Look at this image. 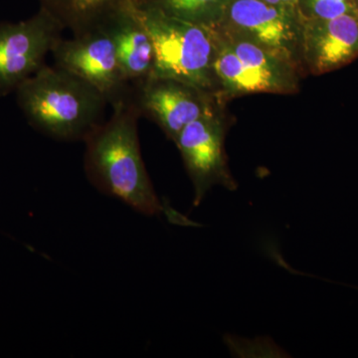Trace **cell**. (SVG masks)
<instances>
[{"mask_svg":"<svg viewBox=\"0 0 358 358\" xmlns=\"http://www.w3.org/2000/svg\"><path fill=\"white\" fill-rule=\"evenodd\" d=\"M63 30L42 8L27 20L0 23V96L13 93L43 67Z\"/></svg>","mask_w":358,"mask_h":358,"instance_id":"obj_4","label":"cell"},{"mask_svg":"<svg viewBox=\"0 0 358 358\" xmlns=\"http://www.w3.org/2000/svg\"><path fill=\"white\" fill-rule=\"evenodd\" d=\"M299 10L307 20L358 15L357 0H299Z\"/></svg>","mask_w":358,"mask_h":358,"instance_id":"obj_13","label":"cell"},{"mask_svg":"<svg viewBox=\"0 0 358 358\" xmlns=\"http://www.w3.org/2000/svg\"><path fill=\"white\" fill-rule=\"evenodd\" d=\"M273 6L287 7V8L299 10V0H263ZM300 11V10H299Z\"/></svg>","mask_w":358,"mask_h":358,"instance_id":"obj_14","label":"cell"},{"mask_svg":"<svg viewBox=\"0 0 358 358\" xmlns=\"http://www.w3.org/2000/svg\"><path fill=\"white\" fill-rule=\"evenodd\" d=\"M100 26L114 42L124 80L134 86L148 79L154 68V44L133 2L119 7Z\"/></svg>","mask_w":358,"mask_h":358,"instance_id":"obj_10","label":"cell"},{"mask_svg":"<svg viewBox=\"0 0 358 358\" xmlns=\"http://www.w3.org/2000/svg\"><path fill=\"white\" fill-rule=\"evenodd\" d=\"M131 0H38L64 30L81 34L102 25L110 13Z\"/></svg>","mask_w":358,"mask_h":358,"instance_id":"obj_11","label":"cell"},{"mask_svg":"<svg viewBox=\"0 0 358 358\" xmlns=\"http://www.w3.org/2000/svg\"><path fill=\"white\" fill-rule=\"evenodd\" d=\"M134 7L154 44V68L150 77L176 80L209 95L215 92L213 63L217 30Z\"/></svg>","mask_w":358,"mask_h":358,"instance_id":"obj_3","label":"cell"},{"mask_svg":"<svg viewBox=\"0 0 358 358\" xmlns=\"http://www.w3.org/2000/svg\"><path fill=\"white\" fill-rule=\"evenodd\" d=\"M303 17L263 0H229L218 28L235 33L298 65Z\"/></svg>","mask_w":358,"mask_h":358,"instance_id":"obj_6","label":"cell"},{"mask_svg":"<svg viewBox=\"0 0 358 358\" xmlns=\"http://www.w3.org/2000/svg\"><path fill=\"white\" fill-rule=\"evenodd\" d=\"M131 2L138 8L152 9L171 17L216 29L222 22L229 0H131Z\"/></svg>","mask_w":358,"mask_h":358,"instance_id":"obj_12","label":"cell"},{"mask_svg":"<svg viewBox=\"0 0 358 358\" xmlns=\"http://www.w3.org/2000/svg\"><path fill=\"white\" fill-rule=\"evenodd\" d=\"M224 133L222 120L211 110L187 124L174 141L194 185L195 206L211 186L236 188L226 166Z\"/></svg>","mask_w":358,"mask_h":358,"instance_id":"obj_7","label":"cell"},{"mask_svg":"<svg viewBox=\"0 0 358 358\" xmlns=\"http://www.w3.org/2000/svg\"><path fill=\"white\" fill-rule=\"evenodd\" d=\"M51 54L54 65L98 90L110 106L133 91L122 76L114 42L102 26L59 39Z\"/></svg>","mask_w":358,"mask_h":358,"instance_id":"obj_5","label":"cell"},{"mask_svg":"<svg viewBox=\"0 0 358 358\" xmlns=\"http://www.w3.org/2000/svg\"><path fill=\"white\" fill-rule=\"evenodd\" d=\"M301 58L313 75L341 69L358 58V15L303 18Z\"/></svg>","mask_w":358,"mask_h":358,"instance_id":"obj_9","label":"cell"},{"mask_svg":"<svg viewBox=\"0 0 358 358\" xmlns=\"http://www.w3.org/2000/svg\"><path fill=\"white\" fill-rule=\"evenodd\" d=\"M131 87L141 115L154 120L173 141L187 124L213 110L209 94L176 80L148 77Z\"/></svg>","mask_w":358,"mask_h":358,"instance_id":"obj_8","label":"cell"},{"mask_svg":"<svg viewBox=\"0 0 358 358\" xmlns=\"http://www.w3.org/2000/svg\"><path fill=\"white\" fill-rule=\"evenodd\" d=\"M357 7H358V0H357Z\"/></svg>","mask_w":358,"mask_h":358,"instance_id":"obj_15","label":"cell"},{"mask_svg":"<svg viewBox=\"0 0 358 358\" xmlns=\"http://www.w3.org/2000/svg\"><path fill=\"white\" fill-rule=\"evenodd\" d=\"M113 114L85 138V171L99 190L147 215L164 213L148 176L138 141L140 110L133 91L112 105Z\"/></svg>","mask_w":358,"mask_h":358,"instance_id":"obj_1","label":"cell"},{"mask_svg":"<svg viewBox=\"0 0 358 358\" xmlns=\"http://www.w3.org/2000/svg\"><path fill=\"white\" fill-rule=\"evenodd\" d=\"M14 93L28 124L62 141H85L109 105L98 90L55 65L45 64Z\"/></svg>","mask_w":358,"mask_h":358,"instance_id":"obj_2","label":"cell"}]
</instances>
